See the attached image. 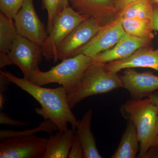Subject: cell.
Instances as JSON below:
<instances>
[{"label":"cell","mask_w":158,"mask_h":158,"mask_svg":"<svg viewBox=\"0 0 158 158\" xmlns=\"http://www.w3.org/2000/svg\"><path fill=\"white\" fill-rule=\"evenodd\" d=\"M139 141L135 125L129 120L121 141L111 158H135L138 153Z\"/></svg>","instance_id":"cell-17"},{"label":"cell","mask_w":158,"mask_h":158,"mask_svg":"<svg viewBox=\"0 0 158 158\" xmlns=\"http://www.w3.org/2000/svg\"><path fill=\"white\" fill-rule=\"evenodd\" d=\"M123 114L135 127L140 144L139 158L147 157L156 144V123L158 106L150 98L127 101L122 106Z\"/></svg>","instance_id":"cell-2"},{"label":"cell","mask_w":158,"mask_h":158,"mask_svg":"<svg viewBox=\"0 0 158 158\" xmlns=\"http://www.w3.org/2000/svg\"><path fill=\"white\" fill-rule=\"evenodd\" d=\"M0 124L6 125L10 126H27L28 125L29 123L23 122L19 120H15L8 116L6 113H0Z\"/></svg>","instance_id":"cell-25"},{"label":"cell","mask_w":158,"mask_h":158,"mask_svg":"<svg viewBox=\"0 0 158 158\" xmlns=\"http://www.w3.org/2000/svg\"><path fill=\"white\" fill-rule=\"evenodd\" d=\"M106 64L92 63L85 71L76 87L67 94L69 105L72 110L88 97L104 94L123 88L118 73L107 70Z\"/></svg>","instance_id":"cell-3"},{"label":"cell","mask_w":158,"mask_h":158,"mask_svg":"<svg viewBox=\"0 0 158 158\" xmlns=\"http://www.w3.org/2000/svg\"><path fill=\"white\" fill-rule=\"evenodd\" d=\"M93 62V58L84 54H78L62 60V62L48 71H41L38 69L27 80L40 86L58 83L69 93L76 87L85 71Z\"/></svg>","instance_id":"cell-4"},{"label":"cell","mask_w":158,"mask_h":158,"mask_svg":"<svg viewBox=\"0 0 158 158\" xmlns=\"http://www.w3.org/2000/svg\"><path fill=\"white\" fill-rule=\"evenodd\" d=\"M121 23L126 33L130 35L150 41L154 37L152 20L125 19Z\"/></svg>","instance_id":"cell-18"},{"label":"cell","mask_w":158,"mask_h":158,"mask_svg":"<svg viewBox=\"0 0 158 158\" xmlns=\"http://www.w3.org/2000/svg\"><path fill=\"white\" fill-rule=\"evenodd\" d=\"M69 158H84V151L77 131H75L73 142L71 148Z\"/></svg>","instance_id":"cell-24"},{"label":"cell","mask_w":158,"mask_h":158,"mask_svg":"<svg viewBox=\"0 0 158 158\" xmlns=\"http://www.w3.org/2000/svg\"><path fill=\"white\" fill-rule=\"evenodd\" d=\"M100 21L89 18L77 26L57 50L55 62L69 58L79 48L86 44L104 27Z\"/></svg>","instance_id":"cell-9"},{"label":"cell","mask_w":158,"mask_h":158,"mask_svg":"<svg viewBox=\"0 0 158 158\" xmlns=\"http://www.w3.org/2000/svg\"><path fill=\"white\" fill-rule=\"evenodd\" d=\"M11 83L15 84L35 98L41 106L36 112L44 119H50L56 125L58 131L63 132L68 129V123L76 131L77 121L69 105L68 91L61 86L56 88H44L31 83L24 78L15 77L6 70H1Z\"/></svg>","instance_id":"cell-1"},{"label":"cell","mask_w":158,"mask_h":158,"mask_svg":"<svg viewBox=\"0 0 158 158\" xmlns=\"http://www.w3.org/2000/svg\"><path fill=\"white\" fill-rule=\"evenodd\" d=\"M92 111L89 110L78 120L77 133L84 151L85 158H102L98 150L95 138L91 130Z\"/></svg>","instance_id":"cell-16"},{"label":"cell","mask_w":158,"mask_h":158,"mask_svg":"<svg viewBox=\"0 0 158 158\" xmlns=\"http://www.w3.org/2000/svg\"><path fill=\"white\" fill-rule=\"evenodd\" d=\"M143 67L158 71V48L156 49L146 46L139 49L125 59L109 62L105 68L109 71L118 73L123 69Z\"/></svg>","instance_id":"cell-13"},{"label":"cell","mask_w":158,"mask_h":158,"mask_svg":"<svg viewBox=\"0 0 158 158\" xmlns=\"http://www.w3.org/2000/svg\"><path fill=\"white\" fill-rule=\"evenodd\" d=\"M56 131H58V128L53 122L50 119H44V121L40 123L39 126L31 130H27L24 131L1 130L0 131V140L2 141L6 138L11 137L33 135H35L36 133L41 131L47 133L50 135Z\"/></svg>","instance_id":"cell-21"},{"label":"cell","mask_w":158,"mask_h":158,"mask_svg":"<svg viewBox=\"0 0 158 158\" xmlns=\"http://www.w3.org/2000/svg\"><path fill=\"white\" fill-rule=\"evenodd\" d=\"M149 98L151 99L153 103L158 106V95L153 94Z\"/></svg>","instance_id":"cell-29"},{"label":"cell","mask_w":158,"mask_h":158,"mask_svg":"<svg viewBox=\"0 0 158 158\" xmlns=\"http://www.w3.org/2000/svg\"><path fill=\"white\" fill-rule=\"evenodd\" d=\"M8 56L12 65L18 66L27 79L39 69L43 55L40 46L18 34Z\"/></svg>","instance_id":"cell-7"},{"label":"cell","mask_w":158,"mask_h":158,"mask_svg":"<svg viewBox=\"0 0 158 158\" xmlns=\"http://www.w3.org/2000/svg\"><path fill=\"white\" fill-rule=\"evenodd\" d=\"M154 12L152 21L154 30L158 32V5L153 4Z\"/></svg>","instance_id":"cell-28"},{"label":"cell","mask_w":158,"mask_h":158,"mask_svg":"<svg viewBox=\"0 0 158 158\" xmlns=\"http://www.w3.org/2000/svg\"><path fill=\"white\" fill-rule=\"evenodd\" d=\"M153 4H156L158 5V0H149Z\"/></svg>","instance_id":"cell-32"},{"label":"cell","mask_w":158,"mask_h":158,"mask_svg":"<svg viewBox=\"0 0 158 158\" xmlns=\"http://www.w3.org/2000/svg\"><path fill=\"white\" fill-rule=\"evenodd\" d=\"M13 20L19 35L42 47L48 34L36 13L33 0H25Z\"/></svg>","instance_id":"cell-8"},{"label":"cell","mask_w":158,"mask_h":158,"mask_svg":"<svg viewBox=\"0 0 158 158\" xmlns=\"http://www.w3.org/2000/svg\"><path fill=\"white\" fill-rule=\"evenodd\" d=\"M4 104H5V100H4L3 94L0 93V108L1 109H3Z\"/></svg>","instance_id":"cell-31"},{"label":"cell","mask_w":158,"mask_h":158,"mask_svg":"<svg viewBox=\"0 0 158 158\" xmlns=\"http://www.w3.org/2000/svg\"><path fill=\"white\" fill-rule=\"evenodd\" d=\"M112 0H68L69 6L80 14L98 20L100 11Z\"/></svg>","instance_id":"cell-20"},{"label":"cell","mask_w":158,"mask_h":158,"mask_svg":"<svg viewBox=\"0 0 158 158\" xmlns=\"http://www.w3.org/2000/svg\"><path fill=\"white\" fill-rule=\"evenodd\" d=\"M125 33L121 20L117 17L105 25L89 42L76 51L70 57L81 54L94 59L98 54L113 48Z\"/></svg>","instance_id":"cell-10"},{"label":"cell","mask_w":158,"mask_h":158,"mask_svg":"<svg viewBox=\"0 0 158 158\" xmlns=\"http://www.w3.org/2000/svg\"><path fill=\"white\" fill-rule=\"evenodd\" d=\"M48 139L33 135L11 137L1 141V158H40Z\"/></svg>","instance_id":"cell-6"},{"label":"cell","mask_w":158,"mask_h":158,"mask_svg":"<svg viewBox=\"0 0 158 158\" xmlns=\"http://www.w3.org/2000/svg\"><path fill=\"white\" fill-rule=\"evenodd\" d=\"M18 35L14 20L0 12V68L12 65L9 54Z\"/></svg>","instance_id":"cell-14"},{"label":"cell","mask_w":158,"mask_h":158,"mask_svg":"<svg viewBox=\"0 0 158 158\" xmlns=\"http://www.w3.org/2000/svg\"><path fill=\"white\" fill-rule=\"evenodd\" d=\"M42 4L43 9L47 11L46 30L49 34L52 27L55 17L69 4L68 0H42Z\"/></svg>","instance_id":"cell-22"},{"label":"cell","mask_w":158,"mask_h":158,"mask_svg":"<svg viewBox=\"0 0 158 158\" xmlns=\"http://www.w3.org/2000/svg\"><path fill=\"white\" fill-rule=\"evenodd\" d=\"M140 1L141 0H116L115 2V7L116 9L121 10L131 3Z\"/></svg>","instance_id":"cell-27"},{"label":"cell","mask_w":158,"mask_h":158,"mask_svg":"<svg viewBox=\"0 0 158 158\" xmlns=\"http://www.w3.org/2000/svg\"><path fill=\"white\" fill-rule=\"evenodd\" d=\"M11 83L5 76L0 73V93H5L7 90L8 85Z\"/></svg>","instance_id":"cell-26"},{"label":"cell","mask_w":158,"mask_h":158,"mask_svg":"<svg viewBox=\"0 0 158 158\" xmlns=\"http://www.w3.org/2000/svg\"><path fill=\"white\" fill-rule=\"evenodd\" d=\"M154 12L153 4L149 0H141L131 3L122 9L118 18L125 19L152 20Z\"/></svg>","instance_id":"cell-19"},{"label":"cell","mask_w":158,"mask_h":158,"mask_svg":"<svg viewBox=\"0 0 158 158\" xmlns=\"http://www.w3.org/2000/svg\"><path fill=\"white\" fill-rule=\"evenodd\" d=\"M25 0H0L1 12L12 19L21 8Z\"/></svg>","instance_id":"cell-23"},{"label":"cell","mask_w":158,"mask_h":158,"mask_svg":"<svg viewBox=\"0 0 158 158\" xmlns=\"http://www.w3.org/2000/svg\"><path fill=\"white\" fill-rule=\"evenodd\" d=\"M156 147L155 149L157 148L158 149V113L157 115V118L156 123Z\"/></svg>","instance_id":"cell-30"},{"label":"cell","mask_w":158,"mask_h":158,"mask_svg":"<svg viewBox=\"0 0 158 158\" xmlns=\"http://www.w3.org/2000/svg\"><path fill=\"white\" fill-rule=\"evenodd\" d=\"M120 77L123 88L129 92L133 99L149 98L158 90V76L150 72L139 73L133 68L126 69Z\"/></svg>","instance_id":"cell-11"},{"label":"cell","mask_w":158,"mask_h":158,"mask_svg":"<svg viewBox=\"0 0 158 158\" xmlns=\"http://www.w3.org/2000/svg\"><path fill=\"white\" fill-rule=\"evenodd\" d=\"M74 133L75 131L68 128L50 135L42 158H68Z\"/></svg>","instance_id":"cell-15"},{"label":"cell","mask_w":158,"mask_h":158,"mask_svg":"<svg viewBox=\"0 0 158 158\" xmlns=\"http://www.w3.org/2000/svg\"><path fill=\"white\" fill-rule=\"evenodd\" d=\"M150 40L134 37L126 33L112 48L101 53L93 59V63L108 62L125 59L139 49L148 46Z\"/></svg>","instance_id":"cell-12"},{"label":"cell","mask_w":158,"mask_h":158,"mask_svg":"<svg viewBox=\"0 0 158 158\" xmlns=\"http://www.w3.org/2000/svg\"><path fill=\"white\" fill-rule=\"evenodd\" d=\"M88 18L75 11L69 5L57 15L42 47L43 55L47 60L53 59L55 62L60 46L77 26Z\"/></svg>","instance_id":"cell-5"}]
</instances>
